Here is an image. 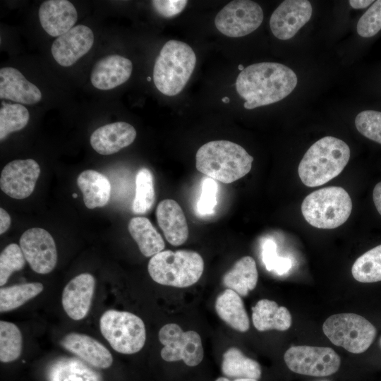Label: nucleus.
Here are the masks:
<instances>
[{"mask_svg": "<svg viewBox=\"0 0 381 381\" xmlns=\"http://www.w3.org/2000/svg\"><path fill=\"white\" fill-rule=\"evenodd\" d=\"M350 158V149L341 139L326 136L313 144L301 160L298 173L308 187L326 183L337 176Z\"/></svg>", "mask_w": 381, "mask_h": 381, "instance_id": "nucleus-3", "label": "nucleus"}, {"mask_svg": "<svg viewBox=\"0 0 381 381\" xmlns=\"http://www.w3.org/2000/svg\"><path fill=\"white\" fill-rule=\"evenodd\" d=\"M40 174V165L34 159L11 161L1 171V189L11 198H26L33 192Z\"/></svg>", "mask_w": 381, "mask_h": 381, "instance_id": "nucleus-13", "label": "nucleus"}, {"mask_svg": "<svg viewBox=\"0 0 381 381\" xmlns=\"http://www.w3.org/2000/svg\"><path fill=\"white\" fill-rule=\"evenodd\" d=\"M147 270L155 282L184 288L200 279L204 270V261L201 255L193 250H162L150 258Z\"/></svg>", "mask_w": 381, "mask_h": 381, "instance_id": "nucleus-5", "label": "nucleus"}, {"mask_svg": "<svg viewBox=\"0 0 381 381\" xmlns=\"http://www.w3.org/2000/svg\"><path fill=\"white\" fill-rule=\"evenodd\" d=\"M374 1L372 0H350L349 4L353 8H364L370 5Z\"/></svg>", "mask_w": 381, "mask_h": 381, "instance_id": "nucleus-43", "label": "nucleus"}, {"mask_svg": "<svg viewBox=\"0 0 381 381\" xmlns=\"http://www.w3.org/2000/svg\"><path fill=\"white\" fill-rule=\"evenodd\" d=\"M73 198H76L78 197L77 193H73L72 195Z\"/></svg>", "mask_w": 381, "mask_h": 381, "instance_id": "nucleus-48", "label": "nucleus"}, {"mask_svg": "<svg viewBox=\"0 0 381 381\" xmlns=\"http://www.w3.org/2000/svg\"><path fill=\"white\" fill-rule=\"evenodd\" d=\"M0 98L20 104H34L41 100L42 93L18 70L4 67L0 69Z\"/></svg>", "mask_w": 381, "mask_h": 381, "instance_id": "nucleus-22", "label": "nucleus"}, {"mask_svg": "<svg viewBox=\"0 0 381 381\" xmlns=\"http://www.w3.org/2000/svg\"><path fill=\"white\" fill-rule=\"evenodd\" d=\"M357 32L363 37H370L381 30V0L375 1L360 18Z\"/></svg>", "mask_w": 381, "mask_h": 381, "instance_id": "nucleus-37", "label": "nucleus"}, {"mask_svg": "<svg viewBox=\"0 0 381 381\" xmlns=\"http://www.w3.org/2000/svg\"><path fill=\"white\" fill-rule=\"evenodd\" d=\"M195 64V54L188 44L178 40L167 42L154 65L155 85L165 95H178L188 82Z\"/></svg>", "mask_w": 381, "mask_h": 381, "instance_id": "nucleus-4", "label": "nucleus"}, {"mask_svg": "<svg viewBox=\"0 0 381 381\" xmlns=\"http://www.w3.org/2000/svg\"><path fill=\"white\" fill-rule=\"evenodd\" d=\"M11 224V217L8 213L2 207L0 208V234L6 232Z\"/></svg>", "mask_w": 381, "mask_h": 381, "instance_id": "nucleus-41", "label": "nucleus"}, {"mask_svg": "<svg viewBox=\"0 0 381 381\" xmlns=\"http://www.w3.org/2000/svg\"><path fill=\"white\" fill-rule=\"evenodd\" d=\"M355 125L361 135L381 144V111H361L355 119Z\"/></svg>", "mask_w": 381, "mask_h": 381, "instance_id": "nucleus-36", "label": "nucleus"}, {"mask_svg": "<svg viewBox=\"0 0 381 381\" xmlns=\"http://www.w3.org/2000/svg\"><path fill=\"white\" fill-rule=\"evenodd\" d=\"M313 8L307 0H286L274 11L270 27L272 34L282 40L293 37L310 20Z\"/></svg>", "mask_w": 381, "mask_h": 381, "instance_id": "nucleus-14", "label": "nucleus"}, {"mask_svg": "<svg viewBox=\"0 0 381 381\" xmlns=\"http://www.w3.org/2000/svg\"><path fill=\"white\" fill-rule=\"evenodd\" d=\"M238 68H239L241 71H243V70L244 69V68L243 67L242 65H240V66H238Z\"/></svg>", "mask_w": 381, "mask_h": 381, "instance_id": "nucleus-47", "label": "nucleus"}, {"mask_svg": "<svg viewBox=\"0 0 381 381\" xmlns=\"http://www.w3.org/2000/svg\"><path fill=\"white\" fill-rule=\"evenodd\" d=\"M232 381H258V380L255 379H250V378H237V379H234Z\"/></svg>", "mask_w": 381, "mask_h": 381, "instance_id": "nucleus-44", "label": "nucleus"}, {"mask_svg": "<svg viewBox=\"0 0 381 381\" xmlns=\"http://www.w3.org/2000/svg\"><path fill=\"white\" fill-rule=\"evenodd\" d=\"M188 1L186 0H154L151 4L155 11L164 18H172L183 11Z\"/></svg>", "mask_w": 381, "mask_h": 381, "instance_id": "nucleus-40", "label": "nucleus"}, {"mask_svg": "<svg viewBox=\"0 0 381 381\" xmlns=\"http://www.w3.org/2000/svg\"><path fill=\"white\" fill-rule=\"evenodd\" d=\"M215 381H230V380L226 377H220L217 378Z\"/></svg>", "mask_w": 381, "mask_h": 381, "instance_id": "nucleus-45", "label": "nucleus"}, {"mask_svg": "<svg viewBox=\"0 0 381 381\" xmlns=\"http://www.w3.org/2000/svg\"><path fill=\"white\" fill-rule=\"evenodd\" d=\"M155 200L152 172L147 168L140 169L135 176V195L132 210L135 214H143L149 211Z\"/></svg>", "mask_w": 381, "mask_h": 381, "instance_id": "nucleus-32", "label": "nucleus"}, {"mask_svg": "<svg viewBox=\"0 0 381 381\" xmlns=\"http://www.w3.org/2000/svg\"><path fill=\"white\" fill-rule=\"evenodd\" d=\"M351 210L350 195L340 186L315 190L301 204V212L306 221L322 229H332L342 225L349 219Z\"/></svg>", "mask_w": 381, "mask_h": 381, "instance_id": "nucleus-6", "label": "nucleus"}, {"mask_svg": "<svg viewBox=\"0 0 381 381\" xmlns=\"http://www.w3.org/2000/svg\"><path fill=\"white\" fill-rule=\"evenodd\" d=\"M286 365L294 373L326 377L338 371L341 359L331 348L310 346H294L284 356Z\"/></svg>", "mask_w": 381, "mask_h": 381, "instance_id": "nucleus-9", "label": "nucleus"}, {"mask_svg": "<svg viewBox=\"0 0 381 381\" xmlns=\"http://www.w3.org/2000/svg\"><path fill=\"white\" fill-rule=\"evenodd\" d=\"M95 286V278L89 273L75 276L66 285L61 301L69 318L80 320L86 317L92 304Z\"/></svg>", "mask_w": 381, "mask_h": 381, "instance_id": "nucleus-16", "label": "nucleus"}, {"mask_svg": "<svg viewBox=\"0 0 381 381\" xmlns=\"http://www.w3.org/2000/svg\"><path fill=\"white\" fill-rule=\"evenodd\" d=\"M222 101L224 102H229V99L228 97H224L222 99Z\"/></svg>", "mask_w": 381, "mask_h": 381, "instance_id": "nucleus-46", "label": "nucleus"}, {"mask_svg": "<svg viewBox=\"0 0 381 381\" xmlns=\"http://www.w3.org/2000/svg\"><path fill=\"white\" fill-rule=\"evenodd\" d=\"M254 327L260 332L270 329L285 331L290 328L292 318L289 310L269 299H261L252 308Z\"/></svg>", "mask_w": 381, "mask_h": 381, "instance_id": "nucleus-23", "label": "nucleus"}, {"mask_svg": "<svg viewBox=\"0 0 381 381\" xmlns=\"http://www.w3.org/2000/svg\"><path fill=\"white\" fill-rule=\"evenodd\" d=\"M380 346H381V337H380Z\"/></svg>", "mask_w": 381, "mask_h": 381, "instance_id": "nucleus-49", "label": "nucleus"}, {"mask_svg": "<svg viewBox=\"0 0 381 381\" xmlns=\"http://www.w3.org/2000/svg\"><path fill=\"white\" fill-rule=\"evenodd\" d=\"M322 331L330 341L353 353L365 351L374 341L377 329L361 315L339 313L329 316Z\"/></svg>", "mask_w": 381, "mask_h": 381, "instance_id": "nucleus-8", "label": "nucleus"}, {"mask_svg": "<svg viewBox=\"0 0 381 381\" xmlns=\"http://www.w3.org/2000/svg\"><path fill=\"white\" fill-rule=\"evenodd\" d=\"M351 274L362 283L381 281V245L368 250L354 262Z\"/></svg>", "mask_w": 381, "mask_h": 381, "instance_id": "nucleus-31", "label": "nucleus"}, {"mask_svg": "<svg viewBox=\"0 0 381 381\" xmlns=\"http://www.w3.org/2000/svg\"><path fill=\"white\" fill-rule=\"evenodd\" d=\"M22 335L13 323L0 322V361L10 363L18 359L22 351Z\"/></svg>", "mask_w": 381, "mask_h": 381, "instance_id": "nucleus-33", "label": "nucleus"}, {"mask_svg": "<svg viewBox=\"0 0 381 381\" xmlns=\"http://www.w3.org/2000/svg\"><path fill=\"white\" fill-rule=\"evenodd\" d=\"M20 247L31 269L42 274L51 272L57 263V250L52 235L42 228L25 231L20 238Z\"/></svg>", "mask_w": 381, "mask_h": 381, "instance_id": "nucleus-12", "label": "nucleus"}, {"mask_svg": "<svg viewBox=\"0 0 381 381\" xmlns=\"http://www.w3.org/2000/svg\"><path fill=\"white\" fill-rule=\"evenodd\" d=\"M23 253L16 243L8 245L0 255V286H4L10 276L16 271L21 270L25 264Z\"/></svg>", "mask_w": 381, "mask_h": 381, "instance_id": "nucleus-35", "label": "nucleus"}, {"mask_svg": "<svg viewBox=\"0 0 381 381\" xmlns=\"http://www.w3.org/2000/svg\"><path fill=\"white\" fill-rule=\"evenodd\" d=\"M30 119L28 110L20 104L2 103L0 109V140L10 133L23 129Z\"/></svg>", "mask_w": 381, "mask_h": 381, "instance_id": "nucleus-34", "label": "nucleus"}, {"mask_svg": "<svg viewBox=\"0 0 381 381\" xmlns=\"http://www.w3.org/2000/svg\"><path fill=\"white\" fill-rule=\"evenodd\" d=\"M135 137L133 126L123 121L114 122L97 128L90 136V144L97 153L109 155L130 145Z\"/></svg>", "mask_w": 381, "mask_h": 381, "instance_id": "nucleus-20", "label": "nucleus"}, {"mask_svg": "<svg viewBox=\"0 0 381 381\" xmlns=\"http://www.w3.org/2000/svg\"><path fill=\"white\" fill-rule=\"evenodd\" d=\"M258 272L255 260L244 256L237 260L223 277V284L241 296H246L258 283Z\"/></svg>", "mask_w": 381, "mask_h": 381, "instance_id": "nucleus-26", "label": "nucleus"}, {"mask_svg": "<svg viewBox=\"0 0 381 381\" xmlns=\"http://www.w3.org/2000/svg\"><path fill=\"white\" fill-rule=\"evenodd\" d=\"M217 185L211 178H205L202 183L201 193L197 203V210L200 214L214 212L217 205Z\"/></svg>", "mask_w": 381, "mask_h": 381, "instance_id": "nucleus-39", "label": "nucleus"}, {"mask_svg": "<svg viewBox=\"0 0 381 381\" xmlns=\"http://www.w3.org/2000/svg\"><path fill=\"white\" fill-rule=\"evenodd\" d=\"M159 339L164 345L161 356L166 361L182 360L188 366H195L203 358L201 338L195 331L183 332L179 325L169 323L160 329Z\"/></svg>", "mask_w": 381, "mask_h": 381, "instance_id": "nucleus-10", "label": "nucleus"}, {"mask_svg": "<svg viewBox=\"0 0 381 381\" xmlns=\"http://www.w3.org/2000/svg\"><path fill=\"white\" fill-rule=\"evenodd\" d=\"M253 157L241 145L229 140H213L202 145L195 155L198 171L209 178L231 183L251 169Z\"/></svg>", "mask_w": 381, "mask_h": 381, "instance_id": "nucleus-2", "label": "nucleus"}, {"mask_svg": "<svg viewBox=\"0 0 381 381\" xmlns=\"http://www.w3.org/2000/svg\"><path fill=\"white\" fill-rule=\"evenodd\" d=\"M298 79L296 73L284 64L262 62L251 64L238 74L236 89L245 99L247 109L277 102L294 90Z\"/></svg>", "mask_w": 381, "mask_h": 381, "instance_id": "nucleus-1", "label": "nucleus"}, {"mask_svg": "<svg viewBox=\"0 0 381 381\" xmlns=\"http://www.w3.org/2000/svg\"><path fill=\"white\" fill-rule=\"evenodd\" d=\"M128 229L144 256L151 257L164 250L165 243L162 236L147 218H132Z\"/></svg>", "mask_w": 381, "mask_h": 381, "instance_id": "nucleus-27", "label": "nucleus"}, {"mask_svg": "<svg viewBox=\"0 0 381 381\" xmlns=\"http://www.w3.org/2000/svg\"><path fill=\"white\" fill-rule=\"evenodd\" d=\"M77 185L88 209L102 207L108 203L111 184L107 177L102 173L92 169L85 170L78 175Z\"/></svg>", "mask_w": 381, "mask_h": 381, "instance_id": "nucleus-24", "label": "nucleus"}, {"mask_svg": "<svg viewBox=\"0 0 381 381\" xmlns=\"http://www.w3.org/2000/svg\"><path fill=\"white\" fill-rule=\"evenodd\" d=\"M215 310L218 316L231 328L245 332L250 327V322L244 303L236 292L226 289L215 301Z\"/></svg>", "mask_w": 381, "mask_h": 381, "instance_id": "nucleus-25", "label": "nucleus"}, {"mask_svg": "<svg viewBox=\"0 0 381 381\" xmlns=\"http://www.w3.org/2000/svg\"><path fill=\"white\" fill-rule=\"evenodd\" d=\"M373 199L377 212L381 215V182L377 183L374 187Z\"/></svg>", "mask_w": 381, "mask_h": 381, "instance_id": "nucleus-42", "label": "nucleus"}, {"mask_svg": "<svg viewBox=\"0 0 381 381\" xmlns=\"http://www.w3.org/2000/svg\"><path fill=\"white\" fill-rule=\"evenodd\" d=\"M38 16L47 33L52 37H59L74 27L78 14L69 1L48 0L41 4Z\"/></svg>", "mask_w": 381, "mask_h": 381, "instance_id": "nucleus-17", "label": "nucleus"}, {"mask_svg": "<svg viewBox=\"0 0 381 381\" xmlns=\"http://www.w3.org/2000/svg\"><path fill=\"white\" fill-rule=\"evenodd\" d=\"M50 381H101L99 375L78 359L56 363L49 372Z\"/></svg>", "mask_w": 381, "mask_h": 381, "instance_id": "nucleus-29", "label": "nucleus"}, {"mask_svg": "<svg viewBox=\"0 0 381 381\" xmlns=\"http://www.w3.org/2000/svg\"><path fill=\"white\" fill-rule=\"evenodd\" d=\"M156 216L165 238L171 245L184 243L188 237V226L181 206L172 199L162 200L157 205Z\"/></svg>", "mask_w": 381, "mask_h": 381, "instance_id": "nucleus-21", "label": "nucleus"}, {"mask_svg": "<svg viewBox=\"0 0 381 381\" xmlns=\"http://www.w3.org/2000/svg\"><path fill=\"white\" fill-rule=\"evenodd\" d=\"M93 42L94 35L90 28L75 25L54 41L52 54L59 65L70 66L90 51Z\"/></svg>", "mask_w": 381, "mask_h": 381, "instance_id": "nucleus-15", "label": "nucleus"}, {"mask_svg": "<svg viewBox=\"0 0 381 381\" xmlns=\"http://www.w3.org/2000/svg\"><path fill=\"white\" fill-rule=\"evenodd\" d=\"M61 344L66 350L93 367L106 369L112 365L113 357L109 351L88 335L71 332L61 339Z\"/></svg>", "mask_w": 381, "mask_h": 381, "instance_id": "nucleus-18", "label": "nucleus"}, {"mask_svg": "<svg viewBox=\"0 0 381 381\" xmlns=\"http://www.w3.org/2000/svg\"><path fill=\"white\" fill-rule=\"evenodd\" d=\"M132 71L133 64L128 59L117 54L109 55L95 64L91 73V83L99 90H111L126 82Z\"/></svg>", "mask_w": 381, "mask_h": 381, "instance_id": "nucleus-19", "label": "nucleus"}, {"mask_svg": "<svg viewBox=\"0 0 381 381\" xmlns=\"http://www.w3.org/2000/svg\"><path fill=\"white\" fill-rule=\"evenodd\" d=\"M262 260L268 271H274L279 275L286 273L291 267V260L279 257L276 243L270 239L262 246Z\"/></svg>", "mask_w": 381, "mask_h": 381, "instance_id": "nucleus-38", "label": "nucleus"}, {"mask_svg": "<svg viewBox=\"0 0 381 381\" xmlns=\"http://www.w3.org/2000/svg\"><path fill=\"white\" fill-rule=\"evenodd\" d=\"M147 80H150V78H147Z\"/></svg>", "mask_w": 381, "mask_h": 381, "instance_id": "nucleus-50", "label": "nucleus"}, {"mask_svg": "<svg viewBox=\"0 0 381 381\" xmlns=\"http://www.w3.org/2000/svg\"><path fill=\"white\" fill-rule=\"evenodd\" d=\"M263 17L262 9L258 3L249 0H235L227 4L217 14L214 25L224 35L240 37L259 28Z\"/></svg>", "mask_w": 381, "mask_h": 381, "instance_id": "nucleus-11", "label": "nucleus"}, {"mask_svg": "<svg viewBox=\"0 0 381 381\" xmlns=\"http://www.w3.org/2000/svg\"><path fill=\"white\" fill-rule=\"evenodd\" d=\"M99 329L112 349L123 354H133L144 346L146 331L143 321L127 311L109 310L99 320Z\"/></svg>", "mask_w": 381, "mask_h": 381, "instance_id": "nucleus-7", "label": "nucleus"}, {"mask_svg": "<svg viewBox=\"0 0 381 381\" xmlns=\"http://www.w3.org/2000/svg\"><path fill=\"white\" fill-rule=\"evenodd\" d=\"M44 289L40 282L25 283L0 289V312L19 308L39 295Z\"/></svg>", "mask_w": 381, "mask_h": 381, "instance_id": "nucleus-30", "label": "nucleus"}, {"mask_svg": "<svg viewBox=\"0 0 381 381\" xmlns=\"http://www.w3.org/2000/svg\"><path fill=\"white\" fill-rule=\"evenodd\" d=\"M222 371L226 377L258 380L261 367L255 360L246 356L238 349L229 348L223 354Z\"/></svg>", "mask_w": 381, "mask_h": 381, "instance_id": "nucleus-28", "label": "nucleus"}]
</instances>
